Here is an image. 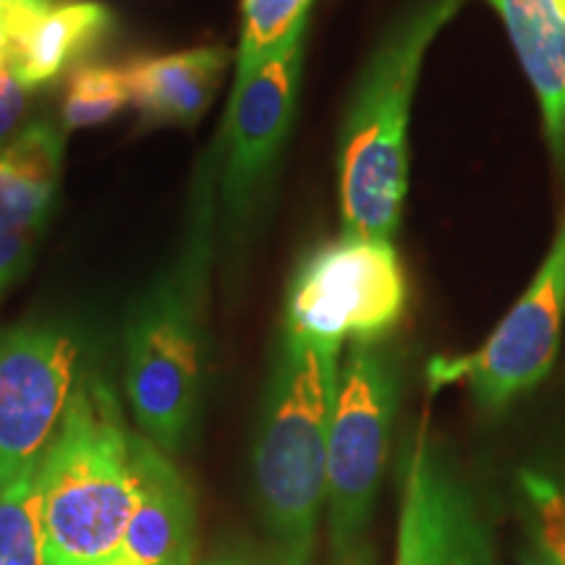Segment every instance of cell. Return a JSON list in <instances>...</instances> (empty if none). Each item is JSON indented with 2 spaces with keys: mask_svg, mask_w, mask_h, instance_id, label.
<instances>
[{
  "mask_svg": "<svg viewBox=\"0 0 565 565\" xmlns=\"http://www.w3.org/2000/svg\"><path fill=\"white\" fill-rule=\"evenodd\" d=\"M194 183L179 254L137 309L124 338V393L139 433L179 456L196 435L207 385V294L217 249L215 154Z\"/></svg>",
  "mask_w": 565,
  "mask_h": 565,
  "instance_id": "cell-1",
  "label": "cell"
},
{
  "mask_svg": "<svg viewBox=\"0 0 565 565\" xmlns=\"http://www.w3.org/2000/svg\"><path fill=\"white\" fill-rule=\"evenodd\" d=\"M463 0H412L359 71L341 134V233L393 242L408 194V129L422 66Z\"/></svg>",
  "mask_w": 565,
  "mask_h": 565,
  "instance_id": "cell-2",
  "label": "cell"
},
{
  "mask_svg": "<svg viewBox=\"0 0 565 565\" xmlns=\"http://www.w3.org/2000/svg\"><path fill=\"white\" fill-rule=\"evenodd\" d=\"M341 351L280 324L254 427L257 513L270 545L303 565H315L324 513Z\"/></svg>",
  "mask_w": 565,
  "mask_h": 565,
  "instance_id": "cell-3",
  "label": "cell"
},
{
  "mask_svg": "<svg viewBox=\"0 0 565 565\" xmlns=\"http://www.w3.org/2000/svg\"><path fill=\"white\" fill-rule=\"evenodd\" d=\"M134 448L116 391L89 370L40 463L45 565H108L124 553L137 500Z\"/></svg>",
  "mask_w": 565,
  "mask_h": 565,
  "instance_id": "cell-4",
  "label": "cell"
},
{
  "mask_svg": "<svg viewBox=\"0 0 565 565\" xmlns=\"http://www.w3.org/2000/svg\"><path fill=\"white\" fill-rule=\"evenodd\" d=\"M404 372V353L391 338L349 343L341 356L324 492L330 565L372 561V513L391 456Z\"/></svg>",
  "mask_w": 565,
  "mask_h": 565,
  "instance_id": "cell-5",
  "label": "cell"
},
{
  "mask_svg": "<svg viewBox=\"0 0 565 565\" xmlns=\"http://www.w3.org/2000/svg\"><path fill=\"white\" fill-rule=\"evenodd\" d=\"M408 280L393 242L338 236L296 267L282 328L328 345L387 341L404 320Z\"/></svg>",
  "mask_w": 565,
  "mask_h": 565,
  "instance_id": "cell-6",
  "label": "cell"
},
{
  "mask_svg": "<svg viewBox=\"0 0 565 565\" xmlns=\"http://www.w3.org/2000/svg\"><path fill=\"white\" fill-rule=\"evenodd\" d=\"M565 324V207L553 244L526 291L515 299L490 338L461 356L427 364L429 387L463 383L479 412L498 414L532 393L553 372Z\"/></svg>",
  "mask_w": 565,
  "mask_h": 565,
  "instance_id": "cell-7",
  "label": "cell"
},
{
  "mask_svg": "<svg viewBox=\"0 0 565 565\" xmlns=\"http://www.w3.org/2000/svg\"><path fill=\"white\" fill-rule=\"evenodd\" d=\"M303 40L299 38L257 74L233 82L217 168V233L225 246L249 236L270 196L299 103Z\"/></svg>",
  "mask_w": 565,
  "mask_h": 565,
  "instance_id": "cell-8",
  "label": "cell"
},
{
  "mask_svg": "<svg viewBox=\"0 0 565 565\" xmlns=\"http://www.w3.org/2000/svg\"><path fill=\"white\" fill-rule=\"evenodd\" d=\"M89 370L74 330L40 322L0 330V490L40 469Z\"/></svg>",
  "mask_w": 565,
  "mask_h": 565,
  "instance_id": "cell-9",
  "label": "cell"
},
{
  "mask_svg": "<svg viewBox=\"0 0 565 565\" xmlns=\"http://www.w3.org/2000/svg\"><path fill=\"white\" fill-rule=\"evenodd\" d=\"M63 171L58 126H24L0 154V294L30 265Z\"/></svg>",
  "mask_w": 565,
  "mask_h": 565,
  "instance_id": "cell-10",
  "label": "cell"
},
{
  "mask_svg": "<svg viewBox=\"0 0 565 565\" xmlns=\"http://www.w3.org/2000/svg\"><path fill=\"white\" fill-rule=\"evenodd\" d=\"M137 500L124 534V555L139 565H196V494L173 456L137 435Z\"/></svg>",
  "mask_w": 565,
  "mask_h": 565,
  "instance_id": "cell-11",
  "label": "cell"
},
{
  "mask_svg": "<svg viewBox=\"0 0 565 565\" xmlns=\"http://www.w3.org/2000/svg\"><path fill=\"white\" fill-rule=\"evenodd\" d=\"M505 24L540 105L542 131L565 168V0H487Z\"/></svg>",
  "mask_w": 565,
  "mask_h": 565,
  "instance_id": "cell-12",
  "label": "cell"
},
{
  "mask_svg": "<svg viewBox=\"0 0 565 565\" xmlns=\"http://www.w3.org/2000/svg\"><path fill=\"white\" fill-rule=\"evenodd\" d=\"M231 53L221 45L150 55L126 63L131 103L147 124L194 126L221 89Z\"/></svg>",
  "mask_w": 565,
  "mask_h": 565,
  "instance_id": "cell-13",
  "label": "cell"
},
{
  "mask_svg": "<svg viewBox=\"0 0 565 565\" xmlns=\"http://www.w3.org/2000/svg\"><path fill=\"white\" fill-rule=\"evenodd\" d=\"M424 479H427L429 515H433V565H498L490 524L477 492L458 471L443 443L429 433L427 422L416 427Z\"/></svg>",
  "mask_w": 565,
  "mask_h": 565,
  "instance_id": "cell-14",
  "label": "cell"
},
{
  "mask_svg": "<svg viewBox=\"0 0 565 565\" xmlns=\"http://www.w3.org/2000/svg\"><path fill=\"white\" fill-rule=\"evenodd\" d=\"M110 26V11L92 0L47 6L9 53L11 68L30 89L53 82L63 68L103 38Z\"/></svg>",
  "mask_w": 565,
  "mask_h": 565,
  "instance_id": "cell-15",
  "label": "cell"
},
{
  "mask_svg": "<svg viewBox=\"0 0 565 565\" xmlns=\"http://www.w3.org/2000/svg\"><path fill=\"white\" fill-rule=\"evenodd\" d=\"M315 0H244L236 76L244 82L309 30Z\"/></svg>",
  "mask_w": 565,
  "mask_h": 565,
  "instance_id": "cell-16",
  "label": "cell"
},
{
  "mask_svg": "<svg viewBox=\"0 0 565 565\" xmlns=\"http://www.w3.org/2000/svg\"><path fill=\"white\" fill-rule=\"evenodd\" d=\"M515 487L540 555L565 565V463L521 466Z\"/></svg>",
  "mask_w": 565,
  "mask_h": 565,
  "instance_id": "cell-17",
  "label": "cell"
},
{
  "mask_svg": "<svg viewBox=\"0 0 565 565\" xmlns=\"http://www.w3.org/2000/svg\"><path fill=\"white\" fill-rule=\"evenodd\" d=\"M131 103L129 82L124 66L110 63H84L71 71L63 95V126L66 129H89L110 121Z\"/></svg>",
  "mask_w": 565,
  "mask_h": 565,
  "instance_id": "cell-18",
  "label": "cell"
},
{
  "mask_svg": "<svg viewBox=\"0 0 565 565\" xmlns=\"http://www.w3.org/2000/svg\"><path fill=\"white\" fill-rule=\"evenodd\" d=\"M38 471L0 490V565H45Z\"/></svg>",
  "mask_w": 565,
  "mask_h": 565,
  "instance_id": "cell-19",
  "label": "cell"
},
{
  "mask_svg": "<svg viewBox=\"0 0 565 565\" xmlns=\"http://www.w3.org/2000/svg\"><path fill=\"white\" fill-rule=\"evenodd\" d=\"M435 540L433 515H429L427 479H424V461L416 437L406 450L404 466V498H401L398 521V550L393 565H433Z\"/></svg>",
  "mask_w": 565,
  "mask_h": 565,
  "instance_id": "cell-20",
  "label": "cell"
},
{
  "mask_svg": "<svg viewBox=\"0 0 565 565\" xmlns=\"http://www.w3.org/2000/svg\"><path fill=\"white\" fill-rule=\"evenodd\" d=\"M32 89L19 79L11 63H0V154L9 150V145L21 134V118L30 105Z\"/></svg>",
  "mask_w": 565,
  "mask_h": 565,
  "instance_id": "cell-21",
  "label": "cell"
},
{
  "mask_svg": "<svg viewBox=\"0 0 565 565\" xmlns=\"http://www.w3.org/2000/svg\"><path fill=\"white\" fill-rule=\"evenodd\" d=\"M196 565H303L291 561L288 555H282L280 550L273 545L257 547V545H233L225 550H217L215 555H210L207 561Z\"/></svg>",
  "mask_w": 565,
  "mask_h": 565,
  "instance_id": "cell-22",
  "label": "cell"
},
{
  "mask_svg": "<svg viewBox=\"0 0 565 565\" xmlns=\"http://www.w3.org/2000/svg\"><path fill=\"white\" fill-rule=\"evenodd\" d=\"M9 61V32H6L3 17H0V63Z\"/></svg>",
  "mask_w": 565,
  "mask_h": 565,
  "instance_id": "cell-23",
  "label": "cell"
},
{
  "mask_svg": "<svg viewBox=\"0 0 565 565\" xmlns=\"http://www.w3.org/2000/svg\"><path fill=\"white\" fill-rule=\"evenodd\" d=\"M526 565H553V563H550L545 555L536 553V555H529V557H526Z\"/></svg>",
  "mask_w": 565,
  "mask_h": 565,
  "instance_id": "cell-24",
  "label": "cell"
},
{
  "mask_svg": "<svg viewBox=\"0 0 565 565\" xmlns=\"http://www.w3.org/2000/svg\"><path fill=\"white\" fill-rule=\"evenodd\" d=\"M108 565H139V563H134L129 555H124V553H121L118 557H113V561H110Z\"/></svg>",
  "mask_w": 565,
  "mask_h": 565,
  "instance_id": "cell-25",
  "label": "cell"
}]
</instances>
